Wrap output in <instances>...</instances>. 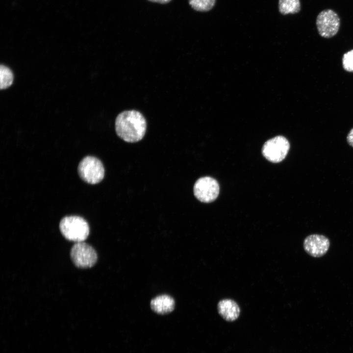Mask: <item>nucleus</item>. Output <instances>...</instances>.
<instances>
[{"label": "nucleus", "instance_id": "4468645a", "mask_svg": "<svg viewBox=\"0 0 353 353\" xmlns=\"http://www.w3.org/2000/svg\"><path fill=\"white\" fill-rule=\"evenodd\" d=\"M342 64L343 69L346 71L353 73V49L343 54Z\"/></svg>", "mask_w": 353, "mask_h": 353}, {"label": "nucleus", "instance_id": "f8f14e48", "mask_svg": "<svg viewBox=\"0 0 353 353\" xmlns=\"http://www.w3.org/2000/svg\"><path fill=\"white\" fill-rule=\"evenodd\" d=\"M188 2L195 11L207 12L214 6L216 0H188Z\"/></svg>", "mask_w": 353, "mask_h": 353}, {"label": "nucleus", "instance_id": "ddd939ff", "mask_svg": "<svg viewBox=\"0 0 353 353\" xmlns=\"http://www.w3.org/2000/svg\"><path fill=\"white\" fill-rule=\"evenodd\" d=\"M13 75L11 70L6 66L1 65L0 67V88L1 89L9 87L13 83Z\"/></svg>", "mask_w": 353, "mask_h": 353}, {"label": "nucleus", "instance_id": "dca6fc26", "mask_svg": "<svg viewBox=\"0 0 353 353\" xmlns=\"http://www.w3.org/2000/svg\"><path fill=\"white\" fill-rule=\"evenodd\" d=\"M152 2L158 3L160 4H167L169 3L172 0H148Z\"/></svg>", "mask_w": 353, "mask_h": 353}, {"label": "nucleus", "instance_id": "0eeeda50", "mask_svg": "<svg viewBox=\"0 0 353 353\" xmlns=\"http://www.w3.org/2000/svg\"><path fill=\"white\" fill-rule=\"evenodd\" d=\"M194 194L200 202L209 203L214 201L219 193V185L217 181L209 176L199 178L193 187Z\"/></svg>", "mask_w": 353, "mask_h": 353}, {"label": "nucleus", "instance_id": "39448f33", "mask_svg": "<svg viewBox=\"0 0 353 353\" xmlns=\"http://www.w3.org/2000/svg\"><path fill=\"white\" fill-rule=\"evenodd\" d=\"M70 256L75 265L80 268H90L95 264L98 259L94 249L83 242H76L73 246Z\"/></svg>", "mask_w": 353, "mask_h": 353}, {"label": "nucleus", "instance_id": "20e7f679", "mask_svg": "<svg viewBox=\"0 0 353 353\" xmlns=\"http://www.w3.org/2000/svg\"><path fill=\"white\" fill-rule=\"evenodd\" d=\"M316 25L318 32L321 37L330 38L338 33L340 20L335 11L327 9L321 11L318 15Z\"/></svg>", "mask_w": 353, "mask_h": 353}, {"label": "nucleus", "instance_id": "f03ea898", "mask_svg": "<svg viewBox=\"0 0 353 353\" xmlns=\"http://www.w3.org/2000/svg\"><path fill=\"white\" fill-rule=\"evenodd\" d=\"M59 229L67 240L76 242H83L89 234V226L86 221L77 216H66L59 223Z\"/></svg>", "mask_w": 353, "mask_h": 353}, {"label": "nucleus", "instance_id": "1a4fd4ad", "mask_svg": "<svg viewBox=\"0 0 353 353\" xmlns=\"http://www.w3.org/2000/svg\"><path fill=\"white\" fill-rule=\"evenodd\" d=\"M219 314L226 321L233 322L237 320L240 314V308L238 303L230 299L220 301L217 304Z\"/></svg>", "mask_w": 353, "mask_h": 353}, {"label": "nucleus", "instance_id": "f257e3e1", "mask_svg": "<svg viewBox=\"0 0 353 353\" xmlns=\"http://www.w3.org/2000/svg\"><path fill=\"white\" fill-rule=\"evenodd\" d=\"M117 135L126 142L139 141L144 136L147 122L144 116L135 110H126L120 113L115 123Z\"/></svg>", "mask_w": 353, "mask_h": 353}, {"label": "nucleus", "instance_id": "7ed1b4c3", "mask_svg": "<svg viewBox=\"0 0 353 353\" xmlns=\"http://www.w3.org/2000/svg\"><path fill=\"white\" fill-rule=\"evenodd\" d=\"M78 173L80 178L85 182L95 184L100 182L104 176V168L101 162L98 158L87 156L79 162Z\"/></svg>", "mask_w": 353, "mask_h": 353}, {"label": "nucleus", "instance_id": "423d86ee", "mask_svg": "<svg viewBox=\"0 0 353 353\" xmlns=\"http://www.w3.org/2000/svg\"><path fill=\"white\" fill-rule=\"evenodd\" d=\"M290 149L288 140L282 136H277L267 141L262 148V154L269 161L278 163L286 156Z\"/></svg>", "mask_w": 353, "mask_h": 353}, {"label": "nucleus", "instance_id": "2eb2a0df", "mask_svg": "<svg viewBox=\"0 0 353 353\" xmlns=\"http://www.w3.org/2000/svg\"><path fill=\"white\" fill-rule=\"evenodd\" d=\"M347 141L350 146L353 147V128H352L347 136Z\"/></svg>", "mask_w": 353, "mask_h": 353}, {"label": "nucleus", "instance_id": "9d476101", "mask_svg": "<svg viewBox=\"0 0 353 353\" xmlns=\"http://www.w3.org/2000/svg\"><path fill=\"white\" fill-rule=\"evenodd\" d=\"M175 305L174 299L168 295H162L153 299L151 302V307L155 312L165 314L173 310Z\"/></svg>", "mask_w": 353, "mask_h": 353}, {"label": "nucleus", "instance_id": "9b49d317", "mask_svg": "<svg viewBox=\"0 0 353 353\" xmlns=\"http://www.w3.org/2000/svg\"><path fill=\"white\" fill-rule=\"evenodd\" d=\"M300 0H279L278 10L282 15L296 14L301 10Z\"/></svg>", "mask_w": 353, "mask_h": 353}, {"label": "nucleus", "instance_id": "6e6552de", "mask_svg": "<svg viewBox=\"0 0 353 353\" xmlns=\"http://www.w3.org/2000/svg\"><path fill=\"white\" fill-rule=\"evenodd\" d=\"M305 251L311 256L319 257L324 255L329 249V239L324 235L314 234L306 237L303 241Z\"/></svg>", "mask_w": 353, "mask_h": 353}]
</instances>
